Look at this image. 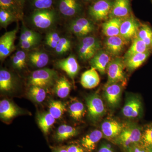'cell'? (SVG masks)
I'll list each match as a JSON object with an SVG mask.
<instances>
[{
  "label": "cell",
  "instance_id": "cell-1",
  "mask_svg": "<svg viewBox=\"0 0 152 152\" xmlns=\"http://www.w3.org/2000/svg\"><path fill=\"white\" fill-rule=\"evenodd\" d=\"M58 79V74L56 71L45 68L34 71L29 77V83L31 86L46 88L55 84Z\"/></svg>",
  "mask_w": 152,
  "mask_h": 152
},
{
  "label": "cell",
  "instance_id": "cell-2",
  "mask_svg": "<svg viewBox=\"0 0 152 152\" xmlns=\"http://www.w3.org/2000/svg\"><path fill=\"white\" fill-rule=\"evenodd\" d=\"M142 132L140 128L133 125L123 127L119 135L115 139V142L126 149L129 147L140 143Z\"/></svg>",
  "mask_w": 152,
  "mask_h": 152
},
{
  "label": "cell",
  "instance_id": "cell-3",
  "mask_svg": "<svg viewBox=\"0 0 152 152\" xmlns=\"http://www.w3.org/2000/svg\"><path fill=\"white\" fill-rule=\"evenodd\" d=\"M32 24L41 29H48L53 27L57 20L56 12L53 10H37L31 18Z\"/></svg>",
  "mask_w": 152,
  "mask_h": 152
},
{
  "label": "cell",
  "instance_id": "cell-4",
  "mask_svg": "<svg viewBox=\"0 0 152 152\" xmlns=\"http://www.w3.org/2000/svg\"><path fill=\"white\" fill-rule=\"evenodd\" d=\"M99 39L92 36H87L81 40L78 47V53L83 61L90 60L100 50Z\"/></svg>",
  "mask_w": 152,
  "mask_h": 152
},
{
  "label": "cell",
  "instance_id": "cell-5",
  "mask_svg": "<svg viewBox=\"0 0 152 152\" xmlns=\"http://www.w3.org/2000/svg\"><path fill=\"white\" fill-rule=\"evenodd\" d=\"M124 63L120 58H116L109 63L107 69L108 80L106 85L121 83L125 84L126 77L124 72Z\"/></svg>",
  "mask_w": 152,
  "mask_h": 152
},
{
  "label": "cell",
  "instance_id": "cell-6",
  "mask_svg": "<svg viewBox=\"0 0 152 152\" xmlns=\"http://www.w3.org/2000/svg\"><path fill=\"white\" fill-rule=\"evenodd\" d=\"M114 0H97L89 7V15L96 21L107 20L110 16Z\"/></svg>",
  "mask_w": 152,
  "mask_h": 152
},
{
  "label": "cell",
  "instance_id": "cell-7",
  "mask_svg": "<svg viewBox=\"0 0 152 152\" xmlns=\"http://www.w3.org/2000/svg\"><path fill=\"white\" fill-rule=\"evenodd\" d=\"M88 113L91 120L96 121L103 116L105 108L103 101L97 94H92L86 99Z\"/></svg>",
  "mask_w": 152,
  "mask_h": 152
},
{
  "label": "cell",
  "instance_id": "cell-8",
  "mask_svg": "<svg viewBox=\"0 0 152 152\" xmlns=\"http://www.w3.org/2000/svg\"><path fill=\"white\" fill-rule=\"evenodd\" d=\"M68 28L69 31L80 37H85L95 29L92 22L85 18H77L71 21Z\"/></svg>",
  "mask_w": 152,
  "mask_h": 152
},
{
  "label": "cell",
  "instance_id": "cell-9",
  "mask_svg": "<svg viewBox=\"0 0 152 152\" xmlns=\"http://www.w3.org/2000/svg\"><path fill=\"white\" fill-rule=\"evenodd\" d=\"M18 26L12 31L7 32L0 38V59H5L15 49V42L18 31Z\"/></svg>",
  "mask_w": 152,
  "mask_h": 152
},
{
  "label": "cell",
  "instance_id": "cell-10",
  "mask_svg": "<svg viewBox=\"0 0 152 152\" xmlns=\"http://www.w3.org/2000/svg\"><path fill=\"white\" fill-rule=\"evenodd\" d=\"M140 26L132 16L124 19L120 28V35L127 41L137 37Z\"/></svg>",
  "mask_w": 152,
  "mask_h": 152
},
{
  "label": "cell",
  "instance_id": "cell-11",
  "mask_svg": "<svg viewBox=\"0 0 152 152\" xmlns=\"http://www.w3.org/2000/svg\"><path fill=\"white\" fill-rule=\"evenodd\" d=\"M122 84L116 83L105 85L104 96L109 105L115 108L118 105L122 92Z\"/></svg>",
  "mask_w": 152,
  "mask_h": 152
},
{
  "label": "cell",
  "instance_id": "cell-12",
  "mask_svg": "<svg viewBox=\"0 0 152 152\" xmlns=\"http://www.w3.org/2000/svg\"><path fill=\"white\" fill-rule=\"evenodd\" d=\"M127 42L120 35L107 37L104 43L106 50L111 56H118L123 52Z\"/></svg>",
  "mask_w": 152,
  "mask_h": 152
},
{
  "label": "cell",
  "instance_id": "cell-13",
  "mask_svg": "<svg viewBox=\"0 0 152 152\" xmlns=\"http://www.w3.org/2000/svg\"><path fill=\"white\" fill-rule=\"evenodd\" d=\"M111 56L106 50H99L90 60V64L102 75H104L109 63L112 61Z\"/></svg>",
  "mask_w": 152,
  "mask_h": 152
},
{
  "label": "cell",
  "instance_id": "cell-14",
  "mask_svg": "<svg viewBox=\"0 0 152 152\" xmlns=\"http://www.w3.org/2000/svg\"><path fill=\"white\" fill-rule=\"evenodd\" d=\"M56 66L59 69L65 72L69 77L74 79L78 73L80 66L75 58L73 55L66 58L58 60Z\"/></svg>",
  "mask_w": 152,
  "mask_h": 152
},
{
  "label": "cell",
  "instance_id": "cell-15",
  "mask_svg": "<svg viewBox=\"0 0 152 152\" xmlns=\"http://www.w3.org/2000/svg\"><path fill=\"white\" fill-rule=\"evenodd\" d=\"M141 102L136 96H131L126 101L122 109L123 115L129 118H137L142 112Z\"/></svg>",
  "mask_w": 152,
  "mask_h": 152
},
{
  "label": "cell",
  "instance_id": "cell-16",
  "mask_svg": "<svg viewBox=\"0 0 152 152\" xmlns=\"http://www.w3.org/2000/svg\"><path fill=\"white\" fill-rule=\"evenodd\" d=\"M130 16V0H114L110 18L125 19Z\"/></svg>",
  "mask_w": 152,
  "mask_h": 152
},
{
  "label": "cell",
  "instance_id": "cell-17",
  "mask_svg": "<svg viewBox=\"0 0 152 152\" xmlns=\"http://www.w3.org/2000/svg\"><path fill=\"white\" fill-rule=\"evenodd\" d=\"M58 8L64 16L72 17L80 13L82 6L78 0H60Z\"/></svg>",
  "mask_w": 152,
  "mask_h": 152
},
{
  "label": "cell",
  "instance_id": "cell-18",
  "mask_svg": "<svg viewBox=\"0 0 152 152\" xmlns=\"http://www.w3.org/2000/svg\"><path fill=\"white\" fill-rule=\"evenodd\" d=\"M123 125L115 120H106L102 124V132L107 138L114 140L119 135L122 131Z\"/></svg>",
  "mask_w": 152,
  "mask_h": 152
},
{
  "label": "cell",
  "instance_id": "cell-19",
  "mask_svg": "<svg viewBox=\"0 0 152 152\" xmlns=\"http://www.w3.org/2000/svg\"><path fill=\"white\" fill-rule=\"evenodd\" d=\"M102 131L96 129L87 134L81 140V146L88 152H92L96 148L97 144L103 137Z\"/></svg>",
  "mask_w": 152,
  "mask_h": 152
},
{
  "label": "cell",
  "instance_id": "cell-20",
  "mask_svg": "<svg viewBox=\"0 0 152 152\" xmlns=\"http://www.w3.org/2000/svg\"><path fill=\"white\" fill-rule=\"evenodd\" d=\"M100 82L99 76L94 68L91 67L82 74L80 83L86 89H92L97 86Z\"/></svg>",
  "mask_w": 152,
  "mask_h": 152
},
{
  "label": "cell",
  "instance_id": "cell-21",
  "mask_svg": "<svg viewBox=\"0 0 152 152\" xmlns=\"http://www.w3.org/2000/svg\"><path fill=\"white\" fill-rule=\"evenodd\" d=\"M123 20L119 18H110L102 25L104 34L107 37L120 36V28Z\"/></svg>",
  "mask_w": 152,
  "mask_h": 152
},
{
  "label": "cell",
  "instance_id": "cell-22",
  "mask_svg": "<svg viewBox=\"0 0 152 152\" xmlns=\"http://www.w3.org/2000/svg\"><path fill=\"white\" fill-rule=\"evenodd\" d=\"M151 53V51L133 55L125 58L124 63L126 67L130 71L134 70L140 67L146 61Z\"/></svg>",
  "mask_w": 152,
  "mask_h": 152
},
{
  "label": "cell",
  "instance_id": "cell-23",
  "mask_svg": "<svg viewBox=\"0 0 152 152\" xmlns=\"http://www.w3.org/2000/svg\"><path fill=\"white\" fill-rule=\"evenodd\" d=\"M18 109L10 101L4 99L0 102V116L8 120L12 118L19 114Z\"/></svg>",
  "mask_w": 152,
  "mask_h": 152
},
{
  "label": "cell",
  "instance_id": "cell-24",
  "mask_svg": "<svg viewBox=\"0 0 152 152\" xmlns=\"http://www.w3.org/2000/svg\"><path fill=\"white\" fill-rule=\"evenodd\" d=\"M28 60L34 66L41 68L48 64L49 61V57L45 52L37 51L30 53L28 55Z\"/></svg>",
  "mask_w": 152,
  "mask_h": 152
},
{
  "label": "cell",
  "instance_id": "cell-25",
  "mask_svg": "<svg viewBox=\"0 0 152 152\" xmlns=\"http://www.w3.org/2000/svg\"><path fill=\"white\" fill-rule=\"evenodd\" d=\"M152 50L143 41L137 37L133 39L132 45L125 53L124 58H126L133 55L146 53Z\"/></svg>",
  "mask_w": 152,
  "mask_h": 152
},
{
  "label": "cell",
  "instance_id": "cell-26",
  "mask_svg": "<svg viewBox=\"0 0 152 152\" xmlns=\"http://www.w3.org/2000/svg\"><path fill=\"white\" fill-rule=\"evenodd\" d=\"M75 128L67 125H62L57 130L55 139L58 142H63L77 134Z\"/></svg>",
  "mask_w": 152,
  "mask_h": 152
},
{
  "label": "cell",
  "instance_id": "cell-27",
  "mask_svg": "<svg viewBox=\"0 0 152 152\" xmlns=\"http://www.w3.org/2000/svg\"><path fill=\"white\" fill-rule=\"evenodd\" d=\"M55 91L59 97L64 99L70 92L71 84L67 79L63 77L58 79L55 84Z\"/></svg>",
  "mask_w": 152,
  "mask_h": 152
},
{
  "label": "cell",
  "instance_id": "cell-28",
  "mask_svg": "<svg viewBox=\"0 0 152 152\" xmlns=\"http://www.w3.org/2000/svg\"><path fill=\"white\" fill-rule=\"evenodd\" d=\"M56 119L49 113L39 114L37 121L39 126L44 134H48L55 122Z\"/></svg>",
  "mask_w": 152,
  "mask_h": 152
},
{
  "label": "cell",
  "instance_id": "cell-29",
  "mask_svg": "<svg viewBox=\"0 0 152 152\" xmlns=\"http://www.w3.org/2000/svg\"><path fill=\"white\" fill-rule=\"evenodd\" d=\"M14 80L12 74L5 69L0 71V89L3 91H10L14 88Z\"/></svg>",
  "mask_w": 152,
  "mask_h": 152
},
{
  "label": "cell",
  "instance_id": "cell-30",
  "mask_svg": "<svg viewBox=\"0 0 152 152\" xmlns=\"http://www.w3.org/2000/svg\"><path fill=\"white\" fill-rule=\"evenodd\" d=\"M18 3L16 0H0V7L14 14L19 19L22 17V13Z\"/></svg>",
  "mask_w": 152,
  "mask_h": 152
},
{
  "label": "cell",
  "instance_id": "cell-31",
  "mask_svg": "<svg viewBox=\"0 0 152 152\" xmlns=\"http://www.w3.org/2000/svg\"><path fill=\"white\" fill-rule=\"evenodd\" d=\"M69 110L71 116L76 121L81 119L86 112L83 104L79 101H76L71 104Z\"/></svg>",
  "mask_w": 152,
  "mask_h": 152
},
{
  "label": "cell",
  "instance_id": "cell-32",
  "mask_svg": "<svg viewBox=\"0 0 152 152\" xmlns=\"http://www.w3.org/2000/svg\"><path fill=\"white\" fill-rule=\"evenodd\" d=\"M137 37L152 49V29L148 25L144 24L140 26Z\"/></svg>",
  "mask_w": 152,
  "mask_h": 152
},
{
  "label": "cell",
  "instance_id": "cell-33",
  "mask_svg": "<svg viewBox=\"0 0 152 152\" xmlns=\"http://www.w3.org/2000/svg\"><path fill=\"white\" fill-rule=\"evenodd\" d=\"M49 108V113L56 119L62 116L66 110L65 105L60 101H52L50 102Z\"/></svg>",
  "mask_w": 152,
  "mask_h": 152
},
{
  "label": "cell",
  "instance_id": "cell-34",
  "mask_svg": "<svg viewBox=\"0 0 152 152\" xmlns=\"http://www.w3.org/2000/svg\"><path fill=\"white\" fill-rule=\"evenodd\" d=\"M28 95L35 102L41 103L42 102L46 97V92L44 88L32 86L28 90Z\"/></svg>",
  "mask_w": 152,
  "mask_h": 152
},
{
  "label": "cell",
  "instance_id": "cell-35",
  "mask_svg": "<svg viewBox=\"0 0 152 152\" xmlns=\"http://www.w3.org/2000/svg\"><path fill=\"white\" fill-rule=\"evenodd\" d=\"M28 60V55L23 50L17 51L12 57V64L14 68L18 70L25 68Z\"/></svg>",
  "mask_w": 152,
  "mask_h": 152
},
{
  "label": "cell",
  "instance_id": "cell-36",
  "mask_svg": "<svg viewBox=\"0 0 152 152\" xmlns=\"http://www.w3.org/2000/svg\"><path fill=\"white\" fill-rule=\"evenodd\" d=\"M19 20L14 14L7 11L0 10V25L1 27L7 28L9 25L14 22L16 21Z\"/></svg>",
  "mask_w": 152,
  "mask_h": 152
},
{
  "label": "cell",
  "instance_id": "cell-37",
  "mask_svg": "<svg viewBox=\"0 0 152 152\" xmlns=\"http://www.w3.org/2000/svg\"><path fill=\"white\" fill-rule=\"evenodd\" d=\"M40 35L39 33L29 29L24 25L23 26L20 36V41L31 39L40 40Z\"/></svg>",
  "mask_w": 152,
  "mask_h": 152
},
{
  "label": "cell",
  "instance_id": "cell-38",
  "mask_svg": "<svg viewBox=\"0 0 152 152\" xmlns=\"http://www.w3.org/2000/svg\"><path fill=\"white\" fill-rule=\"evenodd\" d=\"M71 47V42L67 38L61 37L55 49L57 54L62 55L67 52Z\"/></svg>",
  "mask_w": 152,
  "mask_h": 152
},
{
  "label": "cell",
  "instance_id": "cell-39",
  "mask_svg": "<svg viewBox=\"0 0 152 152\" xmlns=\"http://www.w3.org/2000/svg\"><path fill=\"white\" fill-rule=\"evenodd\" d=\"M140 144L148 149L152 148V127L147 128L142 132Z\"/></svg>",
  "mask_w": 152,
  "mask_h": 152
},
{
  "label": "cell",
  "instance_id": "cell-40",
  "mask_svg": "<svg viewBox=\"0 0 152 152\" xmlns=\"http://www.w3.org/2000/svg\"><path fill=\"white\" fill-rule=\"evenodd\" d=\"M61 38L57 32H49L46 36L45 44L52 48L55 49Z\"/></svg>",
  "mask_w": 152,
  "mask_h": 152
},
{
  "label": "cell",
  "instance_id": "cell-41",
  "mask_svg": "<svg viewBox=\"0 0 152 152\" xmlns=\"http://www.w3.org/2000/svg\"><path fill=\"white\" fill-rule=\"evenodd\" d=\"M33 3L37 10H47L52 7L53 0H33Z\"/></svg>",
  "mask_w": 152,
  "mask_h": 152
},
{
  "label": "cell",
  "instance_id": "cell-42",
  "mask_svg": "<svg viewBox=\"0 0 152 152\" xmlns=\"http://www.w3.org/2000/svg\"><path fill=\"white\" fill-rule=\"evenodd\" d=\"M40 40H28L23 41H20V47L23 50H29L32 48L34 47L39 43Z\"/></svg>",
  "mask_w": 152,
  "mask_h": 152
},
{
  "label": "cell",
  "instance_id": "cell-43",
  "mask_svg": "<svg viewBox=\"0 0 152 152\" xmlns=\"http://www.w3.org/2000/svg\"><path fill=\"white\" fill-rule=\"evenodd\" d=\"M125 150L126 152H150L149 150L140 143L133 145Z\"/></svg>",
  "mask_w": 152,
  "mask_h": 152
},
{
  "label": "cell",
  "instance_id": "cell-44",
  "mask_svg": "<svg viewBox=\"0 0 152 152\" xmlns=\"http://www.w3.org/2000/svg\"><path fill=\"white\" fill-rule=\"evenodd\" d=\"M68 152H86V150L81 146L72 145L67 147Z\"/></svg>",
  "mask_w": 152,
  "mask_h": 152
},
{
  "label": "cell",
  "instance_id": "cell-45",
  "mask_svg": "<svg viewBox=\"0 0 152 152\" xmlns=\"http://www.w3.org/2000/svg\"><path fill=\"white\" fill-rule=\"evenodd\" d=\"M98 152H115L109 144L104 143L101 145Z\"/></svg>",
  "mask_w": 152,
  "mask_h": 152
},
{
  "label": "cell",
  "instance_id": "cell-46",
  "mask_svg": "<svg viewBox=\"0 0 152 152\" xmlns=\"http://www.w3.org/2000/svg\"><path fill=\"white\" fill-rule=\"evenodd\" d=\"M54 152H68L67 148L65 147H60L56 149Z\"/></svg>",
  "mask_w": 152,
  "mask_h": 152
},
{
  "label": "cell",
  "instance_id": "cell-47",
  "mask_svg": "<svg viewBox=\"0 0 152 152\" xmlns=\"http://www.w3.org/2000/svg\"><path fill=\"white\" fill-rule=\"evenodd\" d=\"M17 2L20 4H22L24 2L25 0H16Z\"/></svg>",
  "mask_w": 152,
  "mask_h": 152
},
{
  "label": "cell",
  "instance_id": "cell-48",
  "mask_svg": "<svg viewBox=\"0 0 152 152\" xmlns=\"http://www.w3.org/2000/svg\"><path fill=\"white\" fill-rule=\"evenodd\" d=\"M149 151L150 152H152V148H151L149 149Z\"/></svg>",
  "mask_w": 152,
  "mask_h": 152
},
{
  "label": "cell",
  "instance_id": "cell-49",
  "mask_svg": "<svg viewBox=\"0 0 152 152\" xmlns=\"http://www.w3.org/2000/svg\"><path fill=\"white\" fill-rule=\"evenodd\" d=\"M85 1H93V0H85Z\"/></svg>",
  "mask_w": 152,
  "mask_h": 152
},
{
  "label": "cell",
  "instance_id": "cell-50",
  "mask_svg": "<svg viewBox=\"0 0 152 152\" xmlns=\"http://www.w3.org/2000/svg\"></svg>",
  "mask_w": 152,
  "mask_h": 152
}]
</instances>
